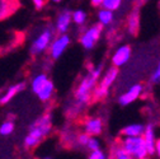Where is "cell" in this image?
Listing matches in <instances>:
<instances>
[{"instance_id": "1", "label": "cell", "mask_w": 160, "mask_h": 159, "mask_svg": "<svg viewBox=\"0 0 160 159\" xmlns=\"http://www.w3.org/2000/svg\"><path fill=\"white\" fill-rule=\"evenodd\" d=\"M52 129V116L45 113L29 126V134L24 137V148L27 150L34 149L43 139L51 132Z\"/></svg>"}, {"instance_id": "16", "label": "cell", "mask_w": 160, "mask_h": 159, "mask_svg": "<svg viewBox=\"0 0 160 159\" xmlns=\"http://www.w3.org/2000/svg\"><path fill=\"white\" fill-rule=\"evenodd\" d=\"M146 126H142L141 124H131L126 127L122 129L121 134L123 136H138V135H142L145 131Z\"/></svg>"}, {"instance_id": "29", "label": "cell", "mask_w": 160, "mask_h": 159, "mask_svg": "<svg viewBox=\"0 0 160 159\" xmlns=\"http://www.w3.org/2000/svg\"><path fill=\"white\" fill-rule=\"evenodd\" d=\"M90 2H92V4H93L94 7H102V4H103L104 0H90Z\"/></svg>"}, {"instance_id": "7", "label": "cell", "mask_w": 160, "mask_h": 159, "mask_svg": "<svg viewBox=\"0 0 160 159\" xmlns=\"http://www.w3.org/2000/svg\"><path fill=\"white\" fill-rule=\"evenodd\" d=\"M69 45H70V36L66 33H60L58 36H56L53 38V41L48 49L50 56L53 60H57L58 57L62 56V54L66 51Z\"/></svg>"}, {"instance_id": "17", "label": "cell", "mask_w": 160, "mask_h": 159, "mask_svg": "<svg viewBox=\"0 0 160 159\" xmlns=\"http://www.w3.org/2000/svg\"><path fill=\"white\" fill-rule=\"evenodd\" d=\"M113 19H114L113 12L109 10V9L102 8L101 10L98 12V22L101 23L103 27H106V26H111V24L113 23Z\"/></svg>"}, {"instance_id": "24", "label": "cell", "mask_w": 160, "mask_h": 159, "mask_svg": "<svg viewBox=\"0 0 160 159\" xmlns=\"http://www.w3.org/2000/svg\"><path fill=\"white\" fill-rule=\"evenodd\" d=\"M87 148L89 149V151H93V150H97V149H101V143H99V140H98L95 136H90V140H89Z\"/></svg>"}, {"instance_id": "26", "label": "cell", "mask_w": 160, "mask_h": 159, "mask_svg": "<svg viewBox=\"0 0 160 159\" xmlns=\"http://www.w3.org/2000/svg\"><path fill=\"white\" fill-rule=\"evenodd\" d=\"M106 158H107V155H106V153L102 149L93 150L89 154V159H106Z\"/></svg>"}, {"instance_id": "8", "label": "cell", "mask_w": 160, "mask_h": 159, "mask_svg": "<svg viewBox=\"0 0 160 159\" xmlns=\"http://www.w3.org/2000/svg\"><path fill=\"white\" fill-rule=\"evenodd\" d=\"M132 55V50L128 45H122V46H119L114 54L112 55V59H111V61H112V65L116 66V68H121L123 65H126L130 60V57Z\"/></svg>"}, {"instance_id": "30", "label": "cell", "mask_w": 160, "mask_h": 159, "mask_svg": "<svg viewBox=\"0 0 160 159\" xmlns=\"http://www.w3.org/2000/svg\"><path fill=\"white\" fill-rule=\"evenodd\" d=\"M156 155L160 158V139L156 140Z\"/></svg>"}, {"instance_id": "31", "label": "cell", "mask_w": 160, "mask_h": 159, "mask_svg": "<svg viewBox=\"0 0 160 159\" xmlns=\"http://www.w3.org/2000/svg\"><path fill=\"white\" fill-rule=\"evenodd\" d=\"M51 2H52V3H61L62 0H51Z\"/></svg>"}, {"instance_id": "4", "label": "cell", "mask_w": 160, "mask_h": 159, "mask_svg": "<svg viewBox=\"0 0 160 159\" xmlns=\"http://www.w3.org/2000/svg\"><path fill=\"white\" fill-rule=\"evenodd\" d=\"M56 28L51 27V26H47L41 33H39L34 39L33 42L31 45V54L32 55H39L42 54L43 51H46L47 49H50L53 38H55V33H56Z\"/></svg>"}, {"instance_id": "23", "label": "cell", "mask_w": 160, "mask_h": 159, "mask_svg": "<svg viewBox=\"0 0 160 159\" xmlns=\"http://www.w3.org/2000/svg\"><path fill=\"white\" fill-rule=\"evenodd\" d=\"M13 131H14V122L13 121L8 120V121L3 122L2 126H0V135H2V136H8Z\"/></svg>"}, {"instance_id": "15", "label": "cell", "mask_w": 160, "mask_h": 159, "mask_svg": "<svg viewBox=\"0 0 160 159\" xmlns=\"http://www.w3.org/2000/svg\"><path fill=\"white\" fill-rule=\"evenodd\" d=\"M48 82V76L43 73L41 74H37L33 79H32V82H31V88H32V92L34 94H37L39 90L42 89V87Z\"/></svg>"}, {"instance_id": "25", "label": "cell", "mask_w": 160, "mask_h": 159, "mask_svg": "<svg viewBox=\"0 0 160 159\" xmlns=\"http://www.w3.org/2000/svg\"><path fill=\"white\" fill-rule=\"evenodd\" d=\"M89 140H90V135H89V134H87L85 131L78 136V144H79L80 146H85V148H87V145H88Z\"/></svg>"}, {"instance_id": "18", "label": "cell", "mask_w": 160, "mask_h": 159, "mask_svg": "<svg viewBox=\"0 0 160 159\" xmlns=\"http://www.w3.org/2000/svg\"><path fill=\"white\" fill-rule=\"evenodd\" d=\"M138 28H140V14L137 10H133L128 15V32H130V34L135 36L138 32Z\"/></svg>"}, {"instance_id": "27", "label": "cell", "mask_w": 160, "mask_h": 159, "mask_svg": "<svg viewBox=\"0 0 160 159\" xmlns=\"http://www.w3.org/2000/svg\"><path fill=\"white\" fill-rule=\"evenodd\" d=\"M151 82L152 83H160V63L158 64L156 69L151 74Z\"/></svg>"}, {"instance_id": "28", "label": "cell", "mask_w": 160, "mask_h": 159, "mask_svg": "<svg viewBox=\"0 0 160 159\" xmlns=\"http://www.w3.org/2000/svg\"><path fill=\"white\" fill-rule=\"evenodd\" d=\"M32 3L34 4V7L37 9H42L45 7V3H46V0H32Z\"/></svg>"}, {"instance_id": "13", "label": "cell", "mask_w": 160, "mask_h": 159, "mask_svg": "<svg viewBox=\"0 0 160 159\" xmlns=\"http://www.w3.org/2000/svg\"><path fill=\"white\" fill-rule=\"evenodd\" d=\"M24 89H26V83H24V82H19V83H17V84L10 85V87L7 89V92L2 95V98H0V105L4 106V105H7V103H9L18 93L23 92Z\"/></svg>"}, {"instance_id": "14", "label": "cell", "mask_w": 160, "mask_h": 159, "mask_svg": "<svg viewBox=\"0 0 160 159\" xmlns=\"http://www.w3.org/2000/svg\"><path fill=\"white\" fill-rule=\"evenodd\" d=\"M53 92H55V85H53V83L50 80V79H48V82L42 87V89L39 90L36 95L38 97L39 101H42V102H47V101H50V99L52 98Z\"/></svg>"}, {"instance_id": "9", "label": "cell", "mask_w": 160, "mask_h": 159, "mask_svg": "<svg viewBox=\"0 0 160 159\" xmlns=\"http://www.w3.org/2000/svg\"><path fill=\"white\" fill-rule=\"evenodd\" d=\"M142 93V85L141 84H133L127 92H125L122 95H119L118 103L121 106H130L132 102H135L136 99L140 97V94Z\"/></svg>"}, {"instance_id": "11", "label": "cell", "mask_w": 160, "mask_h": 159, "mask_svg": "<svg viewBox=\"0 0 160 159\" xmlns=\"http://www.w3.org/2000/svg\"><path fill=\"white\" fill-rule=\"evenodd\" d=\"M84 131L90 136H98L103 131V122L98 117H90L84 122Z\"/></svg>"}, {"instance_id": "5", "label": "cell", "mask_w": 160, "mask_h": 159, "mask_svg": "<svg viewBox=\"0 0 160 159\" xmlns=\"http://www.w3.org/2000/svg\"><path fill=\"white\" fill-rule=\"evenodd\" d=\"M102 31H103V26L101 23L93 24L92 27L87 28L83 32V34L80 36V39H79L82 46L85 50H92L97 45V42L99 41V38H101Z\"/></svg>"}, {"instance_id": "19", "label": "cell", "mask_w": 160, "mask_h": 159, "mask_svg": "<svg viewBox=\"0 0 160 159\" xmlns=\"http://www.w3.org/2000/svg\"><path fill=\"white\" fill-rule=\"evenodd\" d=\"M111 156H112V158H116V159H130V158H132L131 154L123 148L122 144H121V145H116V146H113Z\"/></svg>"}, {"instance_id": "20", "label": "cell", "mask_w": 160, "mask_h": 159, "mask_svg": "<svg viewBox=\"0 0 160 159\" xmlns=\"http://www.w3.org/2000/svg\"><path fill=\"white\" fill-rule=\"evenodd\" d=\"M87 13L82 9H78L72 12V22L76 26H84L87 23Z\"/></svg>"}, {"instance_id": "12", "label": "cell", "mask_w": 160, "mask_h": 159, "mask_svg": "<svg viewBox=\"0 0 160 159\" xmlns=\"http://www.w3.org/2000/svg\"><path fill=\"white\" fill-rule=\"evenodd\" d=\"M142 136L145 139V144H146L149 155L156 154V140H155V131H154V125L152 124H149L145 127V131H144Z\"/></svg>"}, {"instance_id": "22", "label": "cell", "mask_w": 160, "mask_h": 159, "mask_svg": "<svg viewBox=\"0 0 160 159\" xmlns=\"http://www.w3.org/2000/svg\"><path fill=\"white\" fill-rule=\"evenodd\" d=\"M122 2L123 0H104L103 4H102V8H106V9H109L112 12H116L121 8L122 5Z\"/></svg>"}, {"instance_id": "2", "label": "cell", "mask_w": 160, "mask_h": 159, "mask_svg": "<svg viewBox=\"0 0 160 159\" xmlns=\"http://www.w3.org/2000/svg\"><path fill=\"white\" fill-rule=\"evenodd\" d=\"M102 74V65L95 66V68H90L89 73L87 74V76H84L80 82L79 87L75 90V98L76 102L79 105H87L90 101L92 97V92L98 82L99 76Z\"/></svg>"}, {"instance_id": "3", "label": "cell", "mask_w": 160, "mask_h": 159, "mask_svg": "<svg viewBox=\"0 0 160 159\" xmlns=\"http://www.w3.org/2000/svg\"><path fill=\"white\" fill-rule=\"evenodd\" d=\"M121 144L123 145V148L131 154L132 158L136 159H144L149 155L148 153V148L145 144V139L142 135L138 136H125Z\"/></svg>"}, {"instance_id": "21", "label": "cell", "mask_w": 160, "mask_h": 159, "mask_svg": "<svg viewBox=\"0 0 160 159\" xmlns=\"http://www.w3.org/2000/svg\"><path fill=\"white\" fill-rule=\"evenodd\" d=\"M13 4V0H0V10H2V19H5L7 15H9L13 10L14 7Z\"/></svg>"}, {"instance_id": "10", "label": "cell", "mask_w": 160, "mask_h": 159, "mask_svg": "<svg viewBox=\"0 0 160 159\" xmlns=\"http://www.w3.org/2000/svg\"><path fill=\"white\" fill-rule=\"evenodd\" d=\"M72 22V13L69 10H62L60 12L57 18H56V23H55V28L58 33H66L70 24Z\"/></svg>"}, {"instance_id": "6", "label": "cell", "mask_w": 160, "mask_h": 159, "mask_svg": "<svg viewBox=\"0 0 160 159\" xmlns=\"http://www.w3.org/2000/svg\"><path fill=\"white\" fill-rule=\"evenodd\" d=\"M118 75V68L116 66H112L107 70L106 75L102 78L101 83H99V85L95 88L94 90V98L95 99H102L104 98L107 94H108V90H109V87L113 84V82L116 80V78Z\"/></svg>"}]
</instances>
